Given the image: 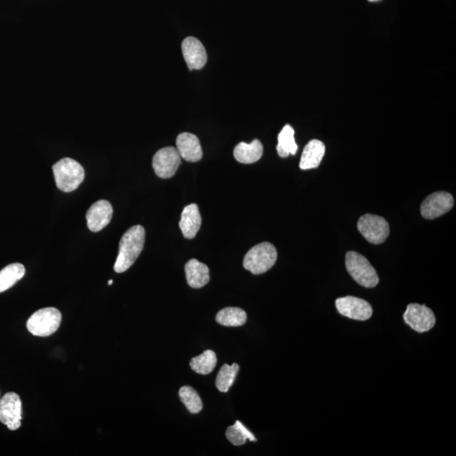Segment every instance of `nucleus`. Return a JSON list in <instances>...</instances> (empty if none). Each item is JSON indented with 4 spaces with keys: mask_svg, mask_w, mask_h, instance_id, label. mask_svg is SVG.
I'll return each mask as SVG.
<instances>
[{
    "mask_svg": "<svg viewBox=\"0 0 456 456\" xmlns=\"http://www.w3.org/2000/svg\"><path fill=\"white\" fill-rule=\"evenodd\" d=\"M338 312L347 318L364 321L373 315L372 307L367 301L352 296L340 297L335 301Z\"/></svg>",
    "mask_w": 456,
    "mask_h": 456,
    "instance_id": "nucleus-10",
    "label": "nucleus"
},
{
    "mask_svg": "<svg viewBox=\"0 0 456 456\" xmlns=\"http://www.w3.org/2000/svg\"><path fill=\"white\" fill-rule=\"evenodd\" d=\"M326 153L325 144L318 140H312L302 152L300 167L302 170L316 168L321 164Z\"/></svg>",
    "mask_w": 456,
    "mask_h": 456,
    "instance_id": "nucleus-17",
    "label": "nucleus"
},
{
    "mask_svg": "<svg viewBox=\"0 0 456 456\" xmlns=\"http://www.w3.org/2000/svg\"><path fill=\"white\" fill-rule=\"evenodd\" d=\"M235 159L240 163L251 164L258 161L263 155V146L259 140H253L250 144L241 142L234 148Z\"/></svg>",
    "mask_w": 456,
    "mask_h": 456,
    "instance_id": "nucleus-18",
    "label": "nucleus"
},
{
    "mask_svg": "<svg viewBox=\"0 0 456 456\" xmlns=\"http://www.w3.org/2000/svg\"><path fill=\"white\" fill-rule=\"evenodd\" d=\"M22 420V403L18 394L8 392L0 399V422L11 431L20 429Z\"/></svg>",
    "mask_w": 456,
    "mask_h": 456,
    "instance_id": "nucleus-7",
    "label": "nucleus"
},
{
    "mask_svg": "<svg viewBox=\"0 0 456 456\" xmlns=\"http://www.w3.org/2000/svg\"><path fill=\"white\" fill-rule=\"evenodd\" d=\"M218 324L227 327H239L246 324L247 314L246 311L239 308H225L219 311L215 316Z\"/></svg>",
    "mask_w": 456,
    "mask_h": 456,
    "instance_id": "nucleus-20",
    "label": "nucleus"
},
{
    "mask_svg": "<svg viewBox=\"0 0 456 456\" xmlns=\"http://www.w3.org/2000/svg\"><path fill=\"white\" fill-rule=\"evenodd\" d=\"M293 128L290 126H286L279 135V145L276 150L279 155L283 159H286L289 155H295L297 151V145L294 138Z\"/></svg>",
    "mask_w": 456,
    "mask_h": 456,
    "instance_id": "nucleus-21",
    "label": "nucleus"
},
{
    "mask_svg": "<svg viewBox=\"0 0 456 456\" xmlns=\"http://www.w3.org/2000/svg\"><path fill=\"white\" fill-rule=\"evenodd\" d=\"M146 231L142 226H134L123 235L119 243V251L114 264V271L123 273L128 271L143 250Z\"/></svg>",
    "mask_w": 456,
    "mask_h": 456,
    "instance_id": "nucleus-1",
    "label": "nucleus"
},
{
    "mask_svg": "<svg viewBox=\"0 0 456 456\" xmlns=\"http://www.w3.org/2000/svg\"><path fill=\"white\" fill-rule=\"evenodd\" d=\"M454 198L450 193L438 192L430 194L421 205V213L425 219L441 217L453 208Z\"/></svg>",
    "mask_w": 456,
    "mask_h": 456,
    "instance_id": "nucleus-11",
    "label": "nucleus"
},
{
    "mask_svg": "<svg viewBox=\"0 0 456 456\" xmlns=\"http://www.w3.org/2000/svg\"><path fill=\"white\" fill-rule=\"evenodd\" d=\"M404 321L410 328L420 333H427L434 328L436 318L432 310L425 305L410 304L404 314Z\"/></svg>",
    "mask_w": 456,
    "mask_h": 456,
    "instance_id": "nucleus-8",
    "label": "nucleus"
},
{
    "mask_svg": "<svg viewBox=\"0 0 456 456\" xmlns=\"http://www.w3.org/2000/svg\"><path fill=\"white\" fill-rule=\"evenodd\" d=\"M201 226V215L196 204L189 205L182 210L180 227L184 237L196 238Z\"/></svg>",
    "mask_w": 456,
    "mask_h": 456,
    "instance_id": "nucleus-15",
    "label": "nucleus"
},
{
    "mask_svg": "<svg viewBox=\"0 0 456 456\" xmlns=\"http://www.w3.org/2000/svg\"><path fill=\"white\" fill-rule=\"evenodd\" d=\"M217 358L215 352L211 350H206L200 356L192 358L190 362V367L197 374L206 375L210 374L217 366Z\"/></svg>",
    "mask_w": 456,
    "mask_h": 456,
    "instance_id": "nucleus-22",
    "label": "nucleus"
},
{
    "mask_svg": "<svg viewBox=\"0 0 456 456\" xmlns=\"http://www.w3.org/2000/svg\"><path fill=\"white\" fill-rule=\"evenodd\" d=\"M182 55L189 70L201 69L206 64L207 53L204 45L196 37L189 36L182 43Z\"/></svg>",
    "mask_w": 456,
    "mask_h": 456,
    "instance_id": "nucleus-13",
    "label": "nucleus"
},
{
    "mask_svg": "<svg viewBox=\"0 0 456 456\" xmlns=\"http://www.w3.org/2000/svg\"><path fill=\"white\" fill-rule=\"evenodd\" d=\"M53 172L57 187L65 193L76 190L85 178V170L82 166L68 157L53 165Z\"/></svg>",
    "mask_w": 456,
    "mask_h": 456,
    "instance_id": "nucleus-2",
    "label": "nucleus"
},
{
    "mask_svg": "<svg viewBox=\"0 0 456 456\" xmlns=\"http://www.w3.org/2000/svg\"><path fill=\"white\" fill-rule=\"evenodd\" d=\"M226 436L228 441L236 446H241L247 441H256L254 434L239 421L236 422L234 425L230 426L227 429Z\"/></svg>",
    "mask_w": 456,
    "mask_h": 456,
    "instance_id": "nucleus-24",
    "label": "nucleus"
},
{
    "mask_svg": "<svg viewBox=\"0 0 456 456\" xmlns=\"http://www.w3.org/2000/svg\"><path fill=\"white\" fill-rule=\"evenodd\" d=\"M368 1H370V2H376V1H379V0H368Z\"/></svg>",
    "mask_w": 456,
    "mask_h": 456,
    "instance_id": "nucleus-27",
    "label": "nucleus"
},
{
    "mask_svg": "<svg viewBox=\"0 0 456 456\" xmlns=\"http://www.w3.org/2000/svg\"><path fill=\"white\" fill-rule=\"evenodd\" d=\"M62 314L55 308L37 310L29 318L27 327L29 333L35 337H47L55 333L60 328Z\"/></svg>",
    "mask_w": 456,
    "mask_h": 456,
    "instance_id": "nucleus-5",
    "label": "nucleus"
},
{
    "mask_svg": "<svg viewBox=\"0 0 456 456\" xmlns=\"http://www.w3.org/2000/svg\"><path fill=\"white\" fill-rule=\"evenodd\" d=\"M346 267L356 283L364 288H373L379 284L380 279L375 269L362 255L349 251L346 255Z\"/></svg>",
    "mask_w": 456,
    "mask_h": 456,
    "instance_id": "nucleus-3",
    "label": "nucleus"
},
{
    "mask_svg": "<svg viewBox=\"0 0 456 456\" xmlns=\"http://www.w3.org/2000/svg\"><path fill=\"white\" fill-rule=\"evenodd\" d=\"M239 371V366L237 363H234L231 366L224 364L218 373L217 380H215V387L221 392H227L234 384Z\"/></svg>",
    "mask_w": 456,
    "mask_h": 456,
    "instance_id": "nucleus-23",
    "label": "nucleus"
},
{
    "mask_svg": "<svg viewBox=\"0 0 456 456\" xmlns=\"http://www.w3.org/2000/svg\"><path fill=\"white\" fill-rule=\"evenodd\" d=\"M180 398L186 408L192 414H197L201 412L203 403L201 398L198 395L196 389L190 387H184L180 389Z\"/></svg>",
    "mask_w": 456,
    "mask_h": 456,
    "instance_id": "nucleus-25",
    "label": "nucleus"
},
{
    "mask_svg": "<svg viewBox=\"0 0 456 456\" xmlns=\"http://www.w3.org/2000/svg\"><path fill=\"white\" fill-rule=\"evenodd\" d=\"M177 150L182 159L189 163L201 160L203 152L198 137L190 133H182L176 140Z\"/></svg>",
    "mask_w": 456,
    "mask_h": 456,
    "instance_id": "nucleus-14",
    "label": "nucleus"
},
{
    "mask_svg": "<svg viewBox=\"0 0 456 456\" xmlns=\"http://www.w3.org/2000/svg\"><path fill=\"white\" fill-rule=\"evenodd\" d=\"M181 164V156L176 147L161 149L153 157L152 167L157 176L170 178L175 175Z\"/></svg>",
    "mask_w": 456,
    "mask_h": 456,
    "instance_id": "nucleus-9",
    "label": "nucleus"
},
{
    "mask_svg": "<svg viewBox=\"0 0 456 456\" xmlns=\"http://www.w3.org/2000/svg\"><path fill=\"white\" fill-rule=\"evenodd\" d=\"M358 229L368 242L373 244L383 243L389 235V223L382 217L366 214L361 217Z\"/></svg>",
    "mask_w": 456,
    "mask_h": 456,
    "instance_id": "nucleus-6",
    "label": "nucleus"
},
{
    "mask_svg": "<svg viewBox=\"0 0 456 456\" xmlns=\"http://www.w3.org/2000/svg\"><path fill=\"white\" fill-rule=\"evenodd\" d=\"M113 207L105 200L98 201L87 210V227L93 233H98L109 225L113 217Z\"/></svg>",
    "mask_w": 456,
    "mask_h": 456,
    "instance_id": "nucleus-12",
    "label": "nucleus"
},
{
    "mask_svg": "<svg viewBox=\"0 0 456 456\" xmlns=\"http://www.w3.org/2000/svg\"><path fill=\"white\" fill-rule=\"evenodd\" d=\"M277 251L273 244L264 242L253 247L243 259V267L254 275H260L273 267Z\"/></svg>",
    "mask_w": 456,
    "mask_h": 456,
    "instance_id": "nucleus-4",
    "label": "nucleus"
},
{
    "mask_svg": "<svg viewBox=\"0 0 456 456\" xmlns=\"http://www.w3.org/2000/svg\"><path fill=\"white\" fill-rule=\"evenodd\" d=\"M113 283H114V281H113V280H110V281H109V285L111 286L112 284H113Z\"/></svg>",
    "mask_w": 456,
    "mask_h": 456,
    "instance_id": "nucleus-26",
    "label": "nucleus"
},
{
    "mask_svg": "<svg viewBox=\"0 0 456 456\" xmlns=\"http://www.w3.org/2000/svg\"><path fill=\"white\" fill-rule=\"evenodd\" d=\"M26 274L22 264L14 263L7 265L0 271V293L7 291L22 280Z\"/></svg>",
    "mask_w": 456,
    "mask_h": 456,
    "instance_id": "nucleus-19",
    "label": "nucleus"
},
{
    "mask_svg": "<svg viewBox=\"0 0 456 456\" xmlns=\"http://www.w3.org/2000/svg\"><path fill=\"white\" fill-rule=\"evenodd\" d=\"M186 280L190 288H201L210 281V271L206 264L196 259L185 264Z\"/></svg>",
    "mask_w": 456,
    "mask_h": 456,
    "instance_id": "nucleus-16",
    "label": "nucleus"
}]
</instances>
